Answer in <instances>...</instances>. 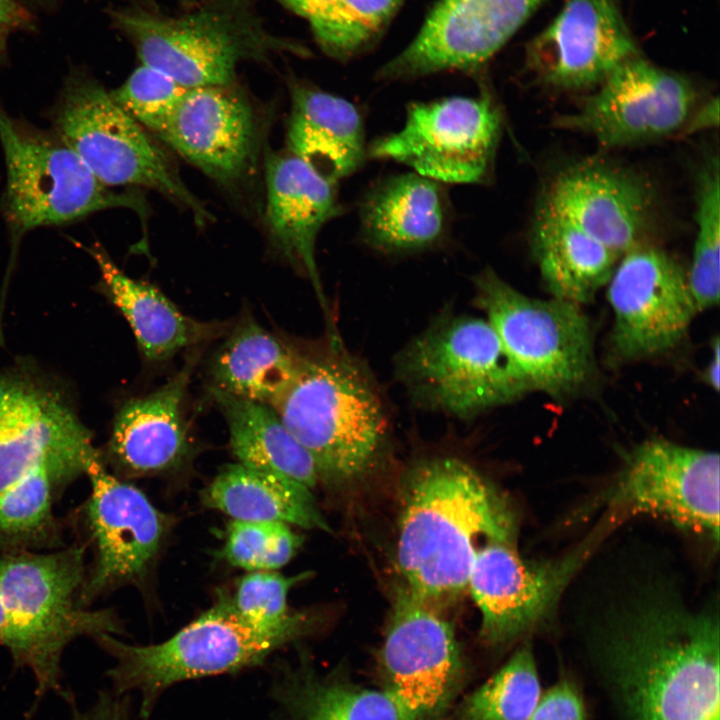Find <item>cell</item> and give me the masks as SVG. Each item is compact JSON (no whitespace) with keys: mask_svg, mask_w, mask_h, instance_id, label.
Instances as JSON below:
<instances>
[{"mask_svg":"<svg viewBox=\"0 0 720 720\" xmlns=\"http://www.w3.org/2000/svg\"><path fill=\"white\" fill-rule=\"evenodd\" d=\"M719 619L646 599L603 639L608 672L632 720H719Z\"/></svg>","mask_w":720,"mask_h":720,"instance_id":"1","label":"cell"},{"mask_svg":"<svg viewBox=\"0 0 720 720\" xmlns=\"http://www.w3.org/2000/svg\"><path fill=\"white\" fill-rule=\"evenodd\" d=\"M404 488L397 565L405 588L429 604L467 589L480 537L515 544L512 505L468 463L424 461L410 472Z\"/></svg>","mask_w":720,"mask_h":720,"instance_id":"2","label":"cell"},{"mask_svg":"<svg viewBox=\"0 0 720 720\" xmlns=\"http://www.w3.org/2000/svg\"><path fill=\"white\" fill-rule=\"evenodd\" d=\"M299 352L288 387L270 405L312 457L319 479L346 481L376 464L388 422L375 385L337 338Z\"/></svg>","mask_w":720,"mask_h":720,"instance_id":"3","label":"cell"},{"mask_svg":"<svg viewBox=\"0 0 720 720\" xmlns=\"http://www.w3.org/2000/svg\"><path fill=\"white\" fill-rule=\"evenodd\" d=\"M84 548L46 554L11 552L0 558V593L6 613L3 646L14 663L29 669L36 696L59 693L61 657L80 636L119 634L121 624L112 610H91L80 602L85 580Z\"/></svg>","mask_w":720,"mask_h":720,"instance_id":"4","label":"cell"},{"mask_svg":"<svg viewBox=\"0 0 720 720\" xmlns=\"http://www.w3.org/2000/svg\"><path fill=\"white\" fill-rule=\"evenodd\" d=\"M310 625V617L297 612L282 626H256L238 613L231 598L223 595L161 643L132 645L112 634L94 639L114 658L115 664L107 675L115 693L137 691L141 696V719L147 720L161 693L172 685L259 665L274 651L305 635Z\"/></svg>","mask_w":720,"mask_h":720,"instance_id":"5","label":"cell"},{"mask_svg":"<svg viewBox=\"0 0 720 720\" xmlns=\"http://www.w3.org/2000/svg\"><path fill=\"white\" fill-rule=\"evenodd\" d=\"M0 145L6 169L0 209L10 247L3 289L30 231L74 223L108 209L146 216L141 196L105 186L53 131L14 118L1 104Z\"/></svg>","mask_w":720,"mask_h":720,"instance_id":"6","label":"cell"},{"mask_svg":"<svg viewBox=\"0 0 720 720\" xmlns=\"http://www.w3.org/2000/svg\"><path fill=\"white\" fill-rule=\"evenodd\" d=\"M116 20L142 64L188 89L232 85L243 60L305 56L301 45L267 30L248 0H209L179 16L120 12Z\"/></svg>","mask_w":720,"mask_h":720,"instance_id":"7","label":"cell"},{"mask_svg":"<svg viewBox=\"0 0 720 720\" xmlns=\"http://www.w3.org/2000/svg\"><path fill=\"white\" fill-rule=\"evenodd\" d=\"M52 131L105 186L154 190L203 225L213 220L165 151L98 81L71 75L50 111Z\"/></svg>","mask_w":720,"mask_h":720,"instance_id":"8","label":"cell"},{"mask_svg":"<svg viewBox=\"0 0 720 720\" xmlns=\"http://www.w3.org/2000/svg\"><path fill=\"white\" fill-rule=\"evenodd\" d=\"M398 369L417 400L462 418L531 391L490 323L470 316L437 320L401 353Z\"/></svg>","mask_w":720,"mask_h":720,"instance_id":"9","label":"cell"},{"mask_svg":"<svg viewBox=\"0 0 720 720\" xmlns=\"http://www.w3.org/2000/svg\"><path fill=\"white\" fill-rule=\"evenodd\" d=\"M478 307L531 390L562 397L594 370L593 337L580 305L528 297L487 267L474 278Z\"/></svg>","mask_w":720,"mask_h":720,"instance_id":"10","label":"cell"},{"mask_svg":"<svg viewBox=\"0 0 720 720\" xmlns=\"http://www.w3.org/2000/svg\"><path fill=\"white\" fill-rule=\"evenodd\" d=\"M501 131V113L489 92L416 102L398 131L367 146V157L401 163L441 184H483Z\"/></svg>","mask_w":720,"mask_h":720,"instance_id":"11","label":"cell"},{"mask_svg":"<svg viewBox=\"0 0 720 720\" xmlns=\"http://www.w3.org/2000/svg\"><path fill=\"white\" fill-rule=\"evenodd\" d=\"M99 456L59 387L23 368L0 370V491L43 465L68 483Z\"/></svg>","mask_w":720,"mask_h":720,"instance_id":"12","label":"cell"},{"mask_svg":"<svg viewBox=\"0 0 720 720\" xmlns=\"http://www.w3.org/2000/svg\"><path fill=\"white\" fill-rule=\"evenodd\" d=\"M614 515L650 514L719 539V455L664 439L647 440L625 460L607 495Z\"/></svg>","mask_w":720,"mask_h":720,"instance_id":"13","label":"cell"},{"mask_svg":"<svg viewBox=\"0 0 720 720\" xmlns=\"http://www.w3.org/2000/svg\"><path fill=\"white\" fill-rule=\"evenodd\" d=\"M382 690L400 720L443 715L457 694L463 662L452 625L432 604L403 588L379 654Z\"/></svg>","mask_w":720,"mask_h":720,"instance_id":"14","label":"cell"},{"mask_svg":"<svg viewBox=\"0 0 720 720\" xmlns=\"http://www.w3.org/2000/svg\"><path fill=\"white\" fill-rule=\"evenodd\" d=\"M697 102L680 74L634 56L616 67L574 113L554 119L558 128L592 136L607 148L673 134L685 127Z\"/></svg>","mask_w":720,"mask_h":720,"instance_id":"15","label":"cell"},{"mask_svg":"<svg viewBox=\"0 0 720 720\" xmlns=\"http://www.w3.org/2000/svg\"><path fill=\"white\" fill-rule=\"evenodd\" d=\"M607 284L614 313L611 344L622 360L672 350L697 313L686 272L672 256L649 242L623 254Z\"/></svg>","mask_w":720,"mask_h":720,"instance_id":"16","label":"cell"},{"mask_svg":"<svg viewBox=\"0 0 720 720\" xmlns=\"http://www.w3.org/2000/svg\"><path fill=\"white\" fill-rule=\"evenodd\" d=\"M589 543L563 559L536 562L523 559L512 543L480 546L467 589L481 612L482 642L505 647L542 624L586 559Z\"/></svg>","mask_w":720,"mask_h":720,"instance_id":"17","label":"cell"},{"mask_svg":"<svg viewBox=\"0 0 720 720\" xmlns=\"http://www.w3.org/2000/svg\"><path fill=\"white\" fill-rule=\"evenodd\" d=\"M544 0H439L416 37L379 68L378 81L411 80L444 71H476Z\"/></svg>","mask_w":720,"mask_h":720,"instance_id":"18","label":"cell"},{"mask_svg":"<svg viewBox=\"0 0 720 720\" xmlns=\"http://www.w3.org/2000/svg\"><path fill=\"white\" fill-rule=\"evenodd\" d=\"M91 493L86 520L95 559L80 592L87 607L115 587L144 576L170 527V519L132 484L109 472L101 456L88 466Z\"/></svg>","mask_w":720,"mask_h":720,"instance_id":"19","label":"cell"},{"mask_svg":"<svg viewBox=\"0 0 720 720\" xmlns=\"http://www.w3.org/2000/svg\"><path fill=\"white\" fill-rule=\"evenodd\" d=\"M637 55L616 0H567L528 43L525 66L547 88L580 91L597 87Z\"/></svg>","mask_w":720,"mask_h":720,"instance_id":"20","label":"cell"},{"mask_svg":"<svg viewBox=\"0 0 720 720\" xmlns=\"http://www.w3.org/2000/svg\"><path fill=\"white\" fill-rule=\"evenodd\" d=\"M542 201L620 257L648 242L654 196L630 170L600 159L575 163L552 179Z\"/></svg>","mask_w":720,"mask_h":720,"instance_id":"21","label":"cell"},{"mask_svg":"<svg viewBox=\"0 0 720 720\" xmlns=\"http://www.w3.org/2000/svg\"><path fill=\"white\" fill-rule=\"evenodd\" d=\"M158 137L226 186L248 176L258 153L255 114L231 85L188 89Z\"/></svg>","mask_w":720,"mask_h":720,"instance_id":"22","label":"cell"},{"mask_svg":"<svg viewBox=\"0 0 720 720\" xmlns=\"http://www.w3.org/2000/svg\"><path fill=\"white\" fill-rule=\"evenodd\" d=\"M334 182L289 151L265 159L264 223L273 248L310 281L327 306L316 262V241L341 206Z\"/></svg>","mask_w":720,"mask_h":720,"instance_id":"23","label":"cell"},{"mask_svg":"<svg viewBox=\"0 0 720 720\" xmlns=\"http://www.w3.org/2000/svg\"><path fill=\"white\" fill-rule=\"evenodd\" d=\"M198 360L190 355L181 369L156 390L126 401L115 415L108 456L126 477L178 468L190 451L186 395Z\"/></svg>","mask_w":720,"mask_h":720,"instance_id":"24","label":"cell"},{"mask_svg":"<svg viewBox=\"0 0 720 720\" xmlns=\"http://www.w3.org/2000/svg\"><path fill=\"white\" fill-rule=\"evenodd\" d=\"M365 242L386 253L416 252L440 243L448 231L443 184L415 172L386 178L360 205Z\"/></svg>","mask_w":720,"mask_h":720,"instance_id":"25","label":"cell"},{"mask_svg":"<svg viewBox=\"0 0 720 720\" xmlns=\"http://www.w3.org/2000/svg\"><path fill=\"white\" fill-rule=\"evenodd\" d=\"M287 151L337 183L367 157L364 123L347 99L305 83L291 88Z\"/></svg>","mask_w":720,"mask_h":720,"instance_id":"26","label":"cell"},{"mask_svg":"<svg viewBox=\"0 0 720 720\" xmlns=\"http://www.w3.org/2000/svg\"><path fill=\"white\" fill-rule=\"evenodd\" d=\"M78 246L97 264L104 293L128 322L146 359L167 360L223 330L218 323L190 318L156 287L127 275L100 244Z\"/></svg>","mask_w":720,"mask_h":720,"instance_id":"27","label":"cell"},{"mask_svg":"<svg viewBox=\"0 0 720 720\" xmlns=\"http://www.w3.org/2000/svg\"><path fill=\"white\" fill-rule=\"evenodd\" d=\"M529 240L552 297L578 305L592 301L620 258L543 201L535 212Z\"/></svg>","mask_w":720,"mask_h":720,"instance_id":"28","label":"cell"},{"mask_svg":"<svg viewBox=\"0 0 720 720\" xmlns=\"http://www.w3.org/2000/svg\"><path fill=\"white\" fill-rule=\"evenodd\" d=\"M201 501L233 520L276 521L331 531L309 488L241 463L225 466L202 490Z\"/></svg>","mask_w":720,"mask_h":720,"instance_id":"29","label":"cell"},{"mask_svg":"<svg viewBox=\"0 0 720 720\" xmlns=\"http://www.w3.org/2000/svg\"><path fill=\"white\" fill-rule=\"evenodd\" d=\"M298 355L255 320L243 319L213 359L211 389L271 405L290 384Z\"/></svg>","mask_w":720,"mask_h":720,"instance_id":"30","label":"cell"},{"mask_svg":"<svg viewBox=\"0 0 720 720\" xmlns=\"http://www.w3.org/2000/svg\"><path fill=\"white\" fill-rule=\"evenodd\" d=\"M226 420L233 454L247 467L281 476L311 489L318 480L307 450L268 404L211 389Z\"/></svg>","mask_w":720,"mask_h":720,"instance_id":"31","label":"cell"},{"mask_svg":"<svg viewBox=\"0 0 720 720\" xmlns=\"http://www.w3.org/2000/svg\"><path fill=\"white\" fill-rule=\"evenodd\" d=\"M293 720H400L388 694L306 671L287 677L278 691Z\"/></svg>","mask_w":720,"mask_h":720,"instance_id":"32","label":"cell"},{"mask_svg":"<svg viewBox=\"0 0 720 720\" xmlns=\"http://www.w3.org/2000/svg\"><path fill=\"white\" fill-rule=\"evenodd\" d=\"M66 483L57 470L43 465L1 490L0 548L9 553L28 551L53 539V499Z\"/></svg>","mask_w":720,"mask_h":720,"instance_id":"33","label":"cell"},{"mask_svg":"<svg viewBox=\"0 0 720 720\" xmlns=\"http://www.w3.org/2000/svg\"><path fill=\"white\" fill-rule=\"evenodd\" d=\"M404 1L331 0L308 22L320 49L345 62L376 44Z\"/></svg>","mask_w":720,"mask_h":720,"instance_id":"34","label":"cell"},{"mask_svg":"<svg viewBox=\"0 0 720 720\" xmlns=\"http://www.w3.org/2000/svg\"><path fill=\"white\" fill-rule=\"evenodd\" d=\"M540 695L534 655L525 644L462 701L457 720H529Z\"/></svg>","mask_w":720,"mask_h":720,"instance_id":"35","label":"cell"},{"mask_svg":"<svg viewBox=\"0 0 720 720\" xmlns=\"http://www.w3.org/2000/svg\"><path fill=\"white\" fill-rule=\"evenodd\" d=\"M718 157L708 158L699 169L695 188L696 238L688 288L697 312L716 306L720 291V182Z\"/></svg>","mask_w":720,"mask_h":720,"instance_id":"36","label":"cell"},{"mask_svg":"<svg viewBox=\"0 0 720 720\" xmlns=\"http://www.w3.org/2000/svg\"><path fill=\"white\" fill-rule=\"evenodd\" d=\"M302 542L301 535L283 522L233 520L221 553L232 566L272 571L287 564Z\"/></svg>","mask_w":720,"mask_h":720,"instance_id":"37","label":"cell"},{"mask_svg":"<svg viewBox=\"0 0 720 720\" xmlns=\"http://www.w3.org/2000/svg\"><path fill=\"white\" fill-rule=\"evenodd\" d=\"M187 91L165 73L142 64L110 94L136 122L158 136Z\"/></svg>","mask_w":720,"mask_h":720,"instance_id":"38","label":"cell"},{"mask_svg":"<svg viewBox=\"0 0 720 720\" xmlns=\"http://www.w3.org/2000/svg\"><path fill=\"white\" fill-rule=\"evenodd\" d=\"M309 577V573L284 576L272 571H252L243 577L231 599L238 613L250 623L276 628L289 622L297 612L288 609L291 588Z\"/></svg>","mask_w":720,"mask_h":720,"instance_id":"39","label":"cell"},{"mask_svg":"<svg viewBox=\"0 0 720 720\" xmlns=\"http://www.w3.org/2000/svg\"><path fill=\"white\" fill-rule=\"evenodd\" d=\"M529 720H586L583 700L568 680H560L541 693Z\"/></svg>","mask_w":720,"mask_h":720,"instance_id":"40","label":"cell"},{"mask_svg":"<svg viewBox=\"0 0 720 720\" xmlns=\"http://www.w3.org/2000/svg\"><path fill=\"white\" fill-rule=\"evenodd\" d=\"M103 691L88 709L73 708L70 720H130L126 698Z\"/></svg>","mask_w":720,"mask_h":720,"instance_id":"41","label":"cell"},{"mask_svg":"<svg viewBox=\"0 0 720 720\" xmlns=\"http://www.w3.org/2000/svg\"><path fill=\"white\" fill-rule=\"evenodd\" d=\"M307 21L323 9L331 0H274Z\"/></svg>","mask_w":720,"mask_h":720,"instance_id":"42","label":"cell"},{"mask_svg":"<svg viewBox=\"0 0 720 720\" xmlns=\"http://www.w3.org/2000/svg\"><path fill=\"white\" fill-rule=\"evenodd\" d=\"M20 16V10L13 0H0V35L16 25Z\"/></svg>","mask_w":720,"mask_h":720,"instance_id":"43","label":"cell"},{"mask_svg":"<svg viewBox=\"0 0 720 720\" xmlns=\"http://www.w3.org/2000/svg\"><path fill=\"white\" fill-rule=\"evenodd\" d=\"M713 115H718L717 99H715L714 102H709L701 111H699L697 115H695V118H691L689 120L691 123L690 128H703L713 126L714 123L717 124L718 117H713Z\"/></svg>","mask_w":720,"mask_h":720,"instance_id":"44","label":"cell"},{"mask_svg":"<svg viewBox=\"0 0 720 720\" xmlns=\"http://www.w3.org/2000/svg\"><path fill=\"white\" fill-rule=\"evenodd\" d=\"M705 379L707 383L714 388L719 389V339L716 337L713 345V354L705 371Z\"/></svg>","mask_w":720,"mask_h":720,"instance_id":"45","label":"cell"},{"mask_svg":"<svg viewBox=\"0 0 720 720\" xmlns=\"http://www.w3.org/2000/svg\"><path fill=\"white\" fill-rule=\"evenodd\" d=\"M6 634V613L0 593V645L3 646Z\"/></svg>","mask_w":720,"mask_h":720,"instance_id":"46","label":"cell"},{"mask_svg":"<svg viewBox=\"0 0 720 720\" xmlns=\"http://www.w3.org/2000/svg\"><path fill=\"white\" fill-rule=\"evenodd\" d=\"M431 720H446V719L443 717V715H439V716L432 718Z\"/></svg>","mask_w":720,"mask_h":720,"instance_id":"47","label":"cell"}]
</instances>
